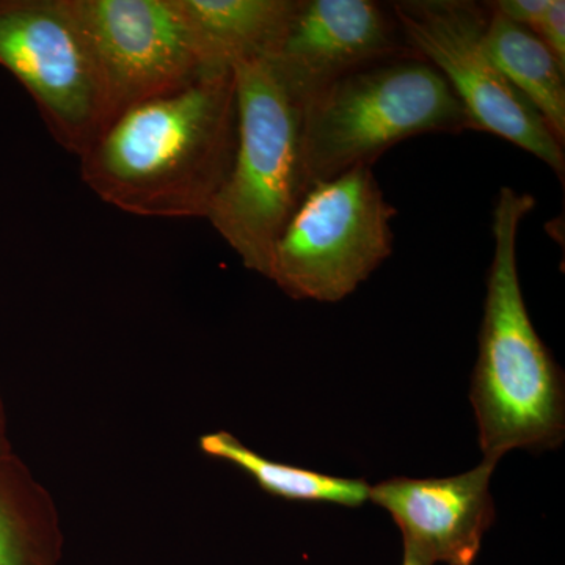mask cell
Segmentation results:
<instances>
[{
  "mask_svg": "<svg viewBox=\"0 0 565 565\" xmlns=\"http://www.w3.org/2000/svg\"><path fill=\"white\" fill-rule=\"evenodd\" d=\"M403 565H433V564L427 563V561L423 559V557L415 555V553L411 552V550L404 548Z\"/></svg>",
  "mask_w": 565,
  "mask_h": 565,
  "instance_id": "ac0fdd59",
  "label": "cell"
},
{
  "mask_svg": "<svg viewBox=\"0 0 565 565\" xmlns=\"http://www.w3.org/2000/svg\"><path fill=\"white\" fill-rule=\"evenodd\" d=\"M475 131L445 77L419 57L375 63L305 103L308 184L371 167L386 150L424 134Z\"/></svg>",
  "mask_w": 565,
  "mask_h": 565,
  "instance_id": "277c9868",
  "label": "cell"
},
{
  "mask_svg": "<svg viewBox=\"0 0 565 565\" xmlns=\"http://www.w3.org/2000/svg\"><path fill=\"white\" fill-rule=\"evenodd\" d=\"M237 141L233 70H212L111 118L79 156L82 181L128 214L206 218Z\"/></svg>",
  "mask_w": 565,
  "mask_h": 565,
  "instance_id": "6da1fadb",
  "label": "cell"
},
{
  "mask_svg": "<svg viewBox=\"0 0 565 565\" xmlns=\"http://www.w3.org/2000/svg\"><path fill=\"white\" fill-rule=\"evenodd\" d=\"M299 0H178L207 70L277 54Z\"/></svg>",
  "mask_w": 565,
  "mask_h": 565,
  "instance_id": "8fae6325",
  "label": "cell"
},
{
  "mask_svg": "<svg viewBox=\"0 0 565 565\" xmlns=\"http://www.w3.org/2000/svg\"><path fill=\"white\" fill-rule=\"evenodd\" d=\"M237 141L206 221L252 273L266 277L286 223L310 189L303 161L307 99L270 57L236 63Z\"/></svg>",
  "mask_w": 565,
  "mask_h": 565,
  "instance_id": "3957f363",
  "label": "cell"
},
{
  "mask_svg": "<svg viewBox=\"0 0 565 565\" xmlns=\"http://www.w3.org/2000/svg\"><path fill=\"white\" fill-rule=\"evenodd\" d=\"M390 10L408 46L448 82L475 131L511 141L548 166L564 182L563 145L487 51L486 3L401 0Z\"/></svg>",
  "mask_w": 565,
  "mask_h": 565,
  "instance_id": "8992f818",
  "label": "cell"
},
{
  "mask_svg": "<svg viewBox=\"0 0 565 565\" xmlns=\"http://www.w3.org/2000/svg\"><path fill=\"white\" fill-rule=\"evenodd\" d=\"M74 6L102 71L111 118L212 71L178 0H74Z\"/></svg>",
  "mask_w": 565,
  "mask_h": 565,
  "instance_id": "ba28073f",
  "label": "cell"
},
{
  "mask_svg": "<svg viewBox=\"0 0 565 565\" xmlns=\"http://www.w3.org/2000/svg\"><path fill=\"white\" fill-rule=\"evenodd\" d=\"M534 207L530 193L501 188L493 210L494 250L470 401L482 455L494 465L512 449H556L565 435L564 374L531 322L516 266L520 226Z\"/></svg>",
  "mask_w": 565,
  "mask_h": 565,
  "instance_id": "7a4b0ae2",
  "label": "cell"
},
{
  "mask_svg": "<svg viewBox=\"0 0 565 565\" xmlns=\"http://www.w3.org/2000/svg\"><path fill=\"white\" fill-rule=\"evenodd\" d=\"M0 66L32 96L57 143L77 158L111 120L74 0H0Z\"/></svg>",
  "mask_w": 565,
  "mask_h": 565,
  "instance_id": "52a82bcc",
  "label": "cell"
},
{
  "mask_svg": "<svg viewBox=\"0 0 565 565\" xmlns=\"http://www.w3.org/2000/svg\"><path fill=\"white\" fill-rule=\"evenodd\" d=\"M396 215L371 167L316 182L278 236L266 278L291 299L340 302L392 255Z\"/></svg>",
  "mask_w": 565,
  "mask_h": 565,
  "instance_id": "5b68a950",
  "label": "cell"
},
{
  "mask_svg": "<svg viewBox=\"0 0 565 565\" xmlns=\"http://www.w3.org/2000/svg\"><path fill=\"white\" fill-rule=\"evenodd\" d=\"M199 445L204 455L234 465L250 476L264 492L281 500L359 508L370 497V484L363 479L337 478L275 462L225 430L202 435Z\"/></svg>",
  "mask_w": 565,
  "mask_h": 565,
  "instance_id": "5bb4252c",
  "label": "cell"
},
{
  "mask_svg": "<svg viewBox=\"0 0 565 565\" xmlns=\"http://www.w3.org/2000/svg\"><path fill=\"white\" fill-rule=\"evenodd\" d=\"M497 465L482 460L451 478H394L370 487L367 500L392 514L404 548L427 563L473 565L494 522L490 478Z\"/></svg>",
  "mask_w": 565,
  "mask_h": 565,
  "instance_id": "30bf717a",
  "label": "cell"
},
{
  "mask_svg": "<svg viewBox=\"0 0 565 565\" xmlns=\"http://www.w3.org/2000/svg\"><path fill=\"white\" fill-rule=\"evenodd\" d=\"M61 514L17 452L0 459V565H61Z\"/></svg>",
  "mask_w": 565,
  "mask_h": 565,
  "instance_id": "7c38bea8",
  "label": "cell"
},
{
  "mask_svg": "<svg viewBox=\"0 0 565 565\" xmlns=\"http://www.w3.org/2000/svg\"><path fill=\"white\" fill-rule=\"evenodd\" d=\"M535 36L555 54L561 65L565 66V2L564 0H550L545 13L534 25Z\"/></svg>",
  "mask_w": 565,
  "mask_h": 565,
  "instance_id": "9a60e30c",
  "label": "cell"
},
{
  "mask_svg": "<svg viewBox=\"0 0 565 565\" xmlns=\"http://www.w3.org/2000/svg\"><path fill=\"white\" fill-rule=\"evenodd\" d=\"M548 3L550 0H498V2H490V6L509 20L533 31Z\"/></svg>",
  "mask_w": 565,
  "mask_h": 565,
  "instance_id": "2e32d148",
  "label": "cell"
},
{
  "mask_svg": "<svg viewBox=\"0 0 565 565\" xmlns=\"http://www.w3.org/2000/svg\"><path fill=\"white\" fill-rule=\"evenodd\" d=\"M6 404H3L2 393H0V459L13 452V446L9 438V424H7Z\"/></svg>",
  "mask_w": 565,
  "mask_h": 565,
  "instance_id": "e0dca14e",
  "label": "cell"
},
{
  "mask_svg": "<svg viewBox=\"0 0 565 565\" xmlns=\"http://www.w3.org/2000/svg\"><path fill=\"white\" fill-rule=\"evenodd\" d=\"M486 46L498 68L533 104L550 132L565 143V66L530 29L509 20L490 2Z\"/></svg>",
  "mask_w": 565,
  "mask_h": 565,
  "instance_id": "4fadbf2b",
  "label": "cell"
},
{
  "mask_svg": "<svg viewBox=\"0 0 565 565\" xmlns=\"http://www.w3.org/2000/svg\"><path fill=\"white\" fill-rule=\"evenodd\" d=\"M404 57L418 54L393 14L373 0H299L270 58L308 99L348 74Z\"/></svg>",
  "mask_w": 565,
  "mask_h": 565,
  "instance_id": "9c48e42d",
  "label": "cell"
}]
</instances>
